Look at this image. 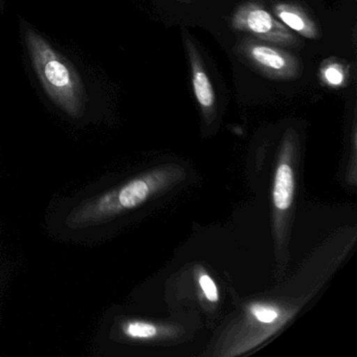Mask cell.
<instances>
[{
    "label": "cell",
    "instance_id": "cell-1",
    "mask_svg": "<svg viewBox=\"0 0 357 357\" xmlns=\"http://www.w3.org/2000/svg\"><path fill=\"white\" fill-rule=\"evenodd\" d=\"M24 39L33 70L47 97L70 118H82L86 91L76 68L31 26H24Z\"/></svg>",
    "mask_w": 357,
    "mask_h": 357
},
{
    "label": "cell",
    "instance_id": "cell-2",
    "mask_svg": "<svg viewBox=\"0 0 357 357\" xmlns=\"http://www.w3.org/2000/svg\"><path fill=\"white\" fill-rule=\"evenodd\" d=\"M236 53L259 74L273 80H294L302 75V64L298 58L254 37H243L238 43Z\"/></svg>",
    "mask_w": 357,
    "mask_h": 357
},
{
    "label": "cell",
    "instance_id": "cell-3",
    "mask_svg": "<svg viewBox=\"0 0 357 357\" xmlns=\"http://www.w3.org/2000/svg\"><path fill=\"white\" fill-rule=\"evenodd\" d=\"M231 26L238 32L275 45L296 47L302 43L291 30L260 3L240 6L231 15Z\"/></svg>",
    "mask_w": 357,
    "mask_h": 357
},
{
    "label": "cell",
    "instance_id": "cell-4",
    "mask_svg": "<svg viewBox=\"0 0 357 357\" xmlns=\"http://www.w3.org/2000/svg\"><path fill=\"white\" fill-rule=\"evenodd\" d=\"M183 45L189 61L190 73H191L192 89L196 101L204 116H208L216 110L217 99L212 80L208 76L206 64L202 59V54L193 38L187 31H183Z\"/></svg>",
    "mask_w": 357,
    "mask_h": 357
},
{
    "label": "cell",
    "instance_id": "cell-5",
    "mask_svg": "<svg viewBox=\"0 0 357 357\" xmlns=\"http://www.w3.org/2000/svg\"><path fill=\"white\" fill-rule=\"evenodd\" d=\"M273 13L279 22L292 32L308 39H319V31L315 22L305 10L289 3H278L273 6Z\"/></svg>",
    "mask_w": 357,
    "mask_h": 357
},
{
    "label": "cell",
    "instance_id": "cell-6",
    "mask_svg": "<svg viewBox=\"0 0 357 357\" xmlns=\"http://www.w3.org/2000/svg\"><path fill=\"white\" fill-rule=\"evenodd\" d=\"M294 193V177L292 169L282 164L275 173L273 202L279 210H287L291 206Z\"/></svg>",
    "mask_w": 357,
    "mask_h": 357
},
{
    "label": "cell",
    "instance_id": "cell-7",
    "mask_svg": "<svg viewBox=\"0 0 357 357\" xmlns=\"http://www.w3.org/2000/svg\"><path fill=\"white\" fill-rule=\"evenodd\" d=\"M321 80L330 87H340L346 81V73L342 64L328 62L321 70Z\"/></svg>",
    "mask_w": 357,
    "mask_h": 357
},
{
    "label": "cell",
    "instance_id": "cell-8",
    "mask_svg": "<svg viewBox=\"0 0 357 357\" xmlns=\"http://www.w3.org/2000/svg\"><path fill=\"white\" fill-rule=\"evenodd\" d=\"M124 333L131 338H150L153 337L158 330L153 325L143 321H131L124 326Z\"/></svg>",
    "mask_w": 357,
    "mask_h": 357
},
{
    "label": "cell",
    "instance_id": "cell-9",
    "mask_svg": "<svg viewBox=\"0 0 357 357\" xmlns=\"http://www.w3.org/2000/svg\"><path fill=\"white\" fill-rule=\"evenodd\" d=\"M254 317L261 323L271 324L278 317V311L269 306L263 305H255L250 308Z\"/></svg>",
    "mask_w": 357,
    "mask_h": 357
},
{
    "label": "cell",
    "instance_id": "cell-10",
    "mask_svg": "<svg viewBox=\"0 0 357 357\" xmlns=\"http://www.w3.org/2000/svg\"><path fill=\"white\" fill-rule=\"evenodd\" d=\"M199 283L206 298L211 302H216L218 300V290L215 282L208 275H204L200 277Z\"/></svg>",
    "mask_w": 357,
    "mask_h": 357
},
{
    "label": "cell",
    "instance_id": "cell-11",
    "mask_svg": "<svg viewBox=\"0 0 357 357\" xmlns=\"http://www.w3.org/2000/svg\"><path fill=\"white\" fill-rule=\"evenodd\" d=\"M177 1H179V3H192L193 0H177Z\"/></svg>",
    "mask_w": 357,
    "mask_h": 357
}]
</instances>
